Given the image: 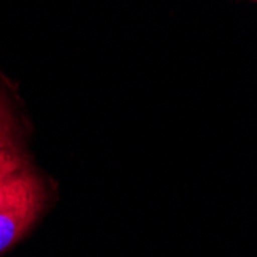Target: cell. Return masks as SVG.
<instances>
[{"label": "cell", "mask_w": 257, "mask_h": 257, "mask_svg": "<svg viewBox=\"0 0 257 257\" xmlns=\"http://www.w3.org/2000/svg\"><path fill=\"white\" fill-rule=\"evenodd\" d=\"M20 163H22V162H20ZM20 163H19V165H20ZM16 167H17V165H16ZM16 167H13V168H16ZM13 168H7V170H0V177H2V176H4L5 173H8V171H11Z\"/></svg>", "instance_id": "cell-3"}, {"label": "cell", "mask_w": 257, "mask_h": 257, "mask_svg": "<svg viewBox=\"0 0 257 257\" xmlns=\"http://www.w3.org/2000/svg\"><path fill=\"white\" fill-rule=\"evenodd\" d=\"M45 202V186L25 160L0 177V254L33 226Z\"/></svg>", "instance_id": "cell-1"}, {"label": "cell", "mask_w": 257, "mask_h": 257, "mask_svg": "<svg viewBox=\"0 0 257 257\" xmlns=\"http://www.w3.org/2000/svg\"><path fill=\"white\" fill-rule=\"evenodd\" d=\"M23 160L25 159L19 148L17 128L13 112L0 91V170L13 168Z\"/></svg>", "instance_id": "cell-2"}]
</instances>
